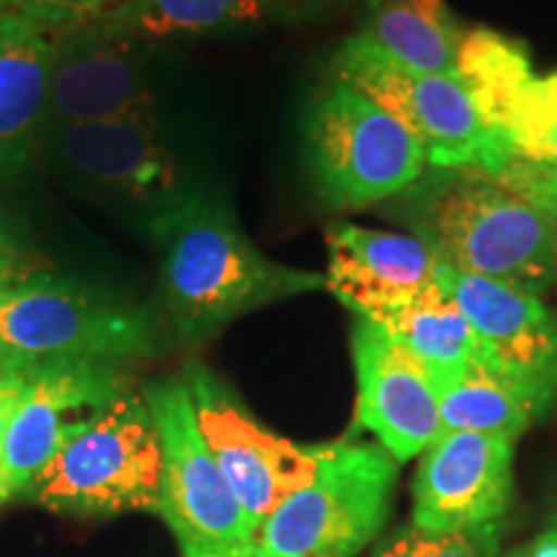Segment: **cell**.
Returning a JSON list of instances; mask_svg holds the SVG:
<instances>
[{
  "mask_svg": "<svg viewBox=\"0 0 557 557\" xmlns=\"http://www.w3.org/2000/svg\"><path fill=\"white\" fill-rule=\"evenodd\" d=\"M158 246V289L165 325L199 346L233 320L325 289L318 271L269 259L225 199L201 194L150 230Z\"/></svg>",
  "mask_w": 557,
  "mask_h": 557,
  "instance_id": "1",
  "label": "cell"
},
{
  "mask_svg": "<svg viewBox=\"0 0 557 557\" xmlns=\"http://www.w3.org/2000/svg\"><path fill=\"white\" fill-rule=\"evenodd\" d=\"M389 214L442 267L542 297L555 287L553 222L491 173L431 169L389 199Z\"/></svg>",
  "mask_w": 557,
  "mask_h": 557,
  "instance_id": "2",
  "label": "cell"
},
{
  "mask_svg": "<svg viewBox=\"0 0 557 557\" xmlns=\"http://www.w3.org/2000/svg\"><path fill=\"white\" fill-rule=\"evenodd\" d=\"M39 150L67 189L145 233L207 194L169 120L62 124Z\"/></svg>",
  "mask_w": 557,
  "mask_h": 557,
  "instance_id": "3",
  "label": "cell"
},
{
  "mask_svg": "<svg viewBox=\"0 0 557 557\" xmlns=\"http://www.w3.org/2000/svg\"><path fill=\"white\" fill-rule=\"evenodd\" d=\"M160 348V320L114 292L47 271L0 299V374L62 364H124Z\"/></svg>",
  "mask_w": 557,
  "mask_h": 557,
  "instance_id": "4",
  "label": "cell"
},
{
  "mask_svg": "<svg viewBox=\"0 0 557 557\" xmlns=\"http://www.w3.org/2000/svg\"><path fill=\"white\" fill-rule=\"evenodd\" d=\"M163 444L148 400L127 389L41 468L24 496L73 517L158 511Z\"/></svg>",
  "mask_w": 557,
  "mask_h": 557,
  "instance_id": "5",
  "label": "cell"
},
{
  "mask_svg": "<svg viewBox=\"0 0 557 557\" xmlns=\"http://www.w3.org/2000/svg\"><path fill=\"white\" fill-rule=\"evenodd\" d=\"M398 465L380 444H320L315 475L278 504L256 542L276 557L359 555L393 513Z\"/></svg>",
  "mask_w": 557,
  "mask_h": 557,
  "instance_id": "6",
  "label": "cell"
},
{
  "mask_svg": "<svg viewBox=\"0 0 557 557\" xmlns=\"http://www.w3.org/2000/svg\"><path fill=\"white\" fill-rule=\"evenodd\" d=\"M305 156L320 199L336 209L389 201L429 165L418 139L393 114L336 78L305 114Z\"/></svg>",
  "mask_w": 557,
  "mask_h": 557,
  "instance_id": "7",
  "label": "cell"
},
{
  "mask_svg": "<svg viewBox=\"0 0 557 557\" xmlns=\"http://www.w3.org/2000/svg\"><path fill=\"white\" fill-rule=\"evenodd\" d=\"M331 73L393 114L418 139L431 169H472L498 176L513 158L462 83L403 67L359 34L341 41Z\"/></svg>",
  "mask_w": 557,
  "mask_h": 557,
  "instance_id": "8",
  "label": "cell"
},
{
  "mask_svg": "<svg viewBox=\"0 0 557 557\" xmlns=\"http://www.w3.org/2000/svg\"><path fill=\"white\" fill-rule=\"evenodd\" d=\"M163 444L158 517L169 524L184 557L246 545L259 529L243 511L218 459L201 436L184 374L143 387Z\"/></svg>",
  "mask_w": 557,
  "mask_h": 557,
  "instance_id": "9",
  "label": "cell"
},
{
  "mask_svg": "<svg viewBox=\"0 0 557 557\" xmlns=\"http://www.w3.org/2000/svg\"><path fill=\"white\" fill-rule=\"evenodd\" d=\"M111 120H169L163 70L150 41L103 21L58 29L45 132Z\"/></svg>",
  "mask_w": 557,
  "mask_h": 557,
  "instance_id": "10",
  "label": "cell"
},
{
  "mask_svg": "<svg viewBox=\"0 0 557 557\" xmlns=\"http://www.w3.org/2000/svg\"><path fill=\"white\" fill-rule=\"evenodd\" d=\"M199 431L235 498L259 529L315 475L320 444H297L263 426L233 385L205 364L184 372Z\"/></svg>",
  "mask_w": 557,
  "mask_h": 557,
  "instance_id": "11",
  "label": "cell"
},
{
  "mask_svg": "<svg viewBox=\"0 0 557 557\" xmlns=\"http://www.w3.org/2000/svg\"><path fill=\"white\" fill-rule=\"evenodd\" d=\"M127 389L132 387L122 364L109 361H62L29 369V387L0 447V478L9 498L24 493L70 438Z\"/></svg>",
  "mask_w": 557,
  "mask_h": 557,
  "instance_id": "12",
  "label": "cell"
},
{
  "mask_svg": "<svg viewBox=\"0 0 557 557\" xmlns=\"http://www.w3.org/2000/svg\"><path fill=\"white\" fill-rule=\"evenodd\" d=\"M513 438L442 431L423 449L413 480V521L459 532L504 521L513 496Z\"/></svg>",
  "mask_w": 557,
  "mask_h": 557,
  "instance_id": "13",
  "label": "cell"
},
{
  "mask_svg": "<svg viewBox=\"0 0 557 557\" xmlns=\"http://www.w3.org/2000/svg\"><path fill=\"white\" fill-rule=\"evenodd\" d=\"M357 369V426L372 431L398 462H408L442 434L438 395L431 372L406 346L369 320L351 331Z\"/></svg>",
  "mask_w": 557,
  "mask_h": 557,
  "instance_id": "14",
  "label": "cell"
},
{
  "mask_svg": "<svg viewBox=\"0 0 557 557\" xmlns=\"http://www.w3.org/2000/svg\"><path fill=\"white\" fill-rule=\"evenodd\" d=\"M325 289L354 312L377 320L438 284L436 256L413 235L369 230L351 222L329 227Z\"/></svg>",
  "mask_w": 557,
  "mask_h": 557,
  "instance_id": "15",
  "label": "cell"
},
{
  "mask_svg": "<svg viewBox=\"0 0 557 557\" xmlns=\"http://www.w3.org/2000/svg\"><path fill=\"white\" fill-rule=\"evenodd\" d=\"M438 287L459 305L485 359L557 387V315L542 297L438 267Z\"/></svg>",
  "mask_w": 557,
  "mask_h": 557,
  "instance_id": "16",
  "label": "cell"
},
{
  "mask_svg": "<svg viewBox=\"0 0 557 557\" xmlns=\"http://www.w3.org/2000/svg\"><path fill=\"white\" fill-rule=\"evenodd\" d=\"M54 34L18 13L0 16V181L18 176L41 145Z\"/></svg>",
  "mask_w": 557,
  "mask_h": 557,
  "instance_id": "17",
  "label": "cell"
},
{
  "mask_svg": "<svg viewBox=\"0 0 557 557\" xmlns=\"http://www.w3.org/2000/svg\"><path fill=\"white\" fill-rule=\"evenodd\" d=\"M442 431H475L517 438L553 406L557 387L508 372L491 359L431 372Z\"/></svg>",
  "mask_w": 557,
  "mask_h": 557,
  "instance_id": "18",
  "label": "cell"
},
{
  "mask_svg": "<svg viewBox=\"0 0 557 557\" xmlns=\"http://www.w3.org/2000/svg\"><path fill=\"white\" fill-rule=\"evenodd\" d=\"M357 34L403 67L459 81V47L468 29L447 0H367Z\"/></svg>",
  "mask_w": 557,
  "mask_h": 557,
  "instance_id": "19",
  "label": "cell"
},
{
  "mask_svg": "<svg viewBox=\"0 0 557 557\" xmlns=\"http://www.w3.org/2000/svg\"><path fill=\"white\" fill-rule=\"evenodd\" d=\"M318 0H127L103 16L111 29L143 41L209 37L310 13Z\"/></svg>",
  "mask_w": 557,
  "mask_h": 557,
  "instance_id": "20",
  "label": "cell"
},
{
  "mask_svg": "<svg viewBox=\"0 0 557 557\" xmlns=\"http://www.w3.org/2000/svg\"><path fill=\"white\" fill-rule=\"evenodd\" d=\"M369 323L406 346L429 372H444L485 357L470 320L438 284L413 302Z\"/></svg>",
  "mask_w": 557,
  "mask_h": 557,
  "instance_id": "21",
  "label": "cell"
},
{
  "mask_svg": "<svg viewBox=\"0 0 557 557\" xmlns=\"http://www.w3.org/2000/svg\"><path fill=\"white\" fill-rule=\"evenodd\" d=\"M457 67L459 83L470 90L480 114L493 132L500 129L506 111L511 109L527 83L537 75L527 47L519 39L487 29V26H475L465 34Z\"/></svg>",
  "mask_w": 557,
  "mask_h": 557,
  "instance_id": "22",
  "label": "cell"
},
{
  "mask_svg": "<svg viewBox=\"0 0 557 557\" xmlns=\"http://www.w3.org/2000/svg\"><path fill=\"white\" fill-rule=\"evenodd\" d=\"M504 532V521L459 532H431L403 524L382 540L374 557H498Z\"/></svg>",
  "mask_w": 557,
  "mask_h": 557,
  "instance_id": "23",
  "label": "cell"
},
{
  "mask_svg": "<svg viewBox=\"0 0 557 557\" xmlns=\"http://www.w3.org/2000/svg\"><path fill=\"white\" fill-rule=\"evenodd\" d=\"M47 263L21 235L16 222L0 209V299L26 287L32 278L47 274Z\"/></svg>",
  "mask_w": 557,
  "mask_h": 557,
  "instance_id": "24",
  "label": "cell"
},
{
  "mask_svg": "<svg viewBox=\"0 0 557 557\" xmlns=\"http://www.w3.org/2000/svg\"><path fill=\"white\" fill-rule=\"evenodd\" d=\"M127 0H9V11L34 18L50 29L94 24L120 9Z\"/></svg>",
  "mask_w": 557,
  "mask_h": 557,
  "instance_id": "25",
  "label": "cell"
},
{
  "mask_svg": "<svg viewBox=\"0 0 557 557\" xmlns=\"http://www.w3.org/2000/svg\"><path fill=\"white\" fill-rule=\"evenodd\" d=\"M496 178L504 181L506 186H511L513 191H519L521 197L537 205L542 212L547 214L555 230V243H557V165L537 163V160H524V158H511L504 171ZM557 287V278H555Z\"/></svg>",
  "mask_w": 557,
  "mask_h": 557,
  "instance_id": "26",
  "label": "cell"
},
{
  "mask_svg": "<svg viewBox=\"0 0 557 557\" xmlns=\"http://www.w3.org/2000/svg\"><path fill=\"white\" fill-rule=\"evenodd\" d=\"M26 387H29V372L0 374V447H3L5 434L18 413Z\"/></svg>",
  "mask_w": 557,
  "mask_h": 557,
  "instance_id": "27",
  "label": "cell"
},
{
  "mask_svg": "<svg viewBox=\"0 0 557 557\" xmlns=\"http://www.w3.org/2000/svg\"><path fill=\"white\" fill-rule=\"evenodd\" d=\"M506 557H557V517L527 545L511 549Z\"/></svg>",
  "mask_w": 557,
  "mask_h": 557,
  "instance_id": "28",
  "label": "cell"
},
{
  "mask_svg": "<svg viewBox=\"0 0 557 557\" xmlns=\"http://www.w3.org/2000/svg\"><path fill=\"white\" fill-rule=\"evenodd\" d=\"M201 557H276L271 555L269 549H263L259 542L250 540L246 545H238V547H227V549H220V553H212V555H201Z\"/></svg>",
  "mask_w": 557,
  "mask_h": 557,
  "instance_id": "29",
  "label": "cell"
},
{
  "mask_svg": "<svg viewBox=\"0 0 557 557\" xmlns=\"http://www.w3.org/2000/svg\"><path fill=\"white\" fill-rule=\"evenodd\" d=\"M532 160H537V163L557 165V122H555V127L549 129V135L545 137V143L540 145L537 156H534Z\"/></svg>",
  "mask_w": 557,
  "mask_h": 557,
  "instance_id": "30",
  "label": "cell"
},
{
  "mask_svg": "<svg viewBox=\"0 0 557 557\" xmlns=\"http://www.w3.org/2000/svg\"><path fill=\"white\" fill-rule=\"evenodd\" d=\"M9 498V493H5V485H3V478H0V500Z\"/></svg>",
  "mask_w": 557,
  "mask_h": 557,
  "instance_id": "31",
  "label": "cell"
},
{
  "mask_svg": "<svg viewBox=\"0 0 557 557\" xmlns=\"http://www.w3.org/2000/svg\"><path fill=\"white\" fill-rule=\"evenodd\" d=\"M3 13H9V0H0V16H3Z\"/></svg>",
  "mask_w": 557,
  "mask_h": 557,
  "instance_id": "32",
  "label": "cell"
}]
</instances>
